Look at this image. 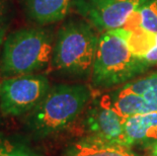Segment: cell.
<instances>
[{
	"mask_svg": "<svg viewBox=\"0 0 157 156\" xmlns=\"http://www.w3.org/2000/svg\"><path fill=\"white\" fill-rule=\"evenodd\" d=\"M55 36L43 25L9 32L0 52V75L6 78L44 70L51 64Z\"/></svg>",
	"mask_w": 157,
	"mask_h": 156,
	"instance_id": "obj_1",
	"label": "cell"
},
{
	"mask_svg": "<svg viewBox=\"0 0 157 156\" xmlns=\"http://www.w3.org/2000/svg\"><path fill=\"white\" fill-rule=\"evenodd\" d=\"M90 97V89L84 84L52 86L38 107L28 114L26 127L40 137L59 133L78 118Z\"/></svg>",
	"mask_w": 157,
	"mask_h": 156,
	"instance_id": "obj_2",
	"label": "cell"
},
{
	"mask_svg": "<svg viewBox=\"0 0 157 156\" xmlns=\"http://www.w3.org/2000/svg\"><path fill=\"white\" fill-rule=\"evenodd\" d=\"M98 32L83 18L64 21L55 36L50 65L68 76L91 74L99 40Z\"/></svg>",
	"mask_w": 157,
	"mask_h": 156,
	"instance_id": "obj_3",
	"label": "cell"
},
{
	"mask_svg": "<svg viewBox=\"0 0 157 156\" xmlns=\"http://www.w3.org/2000/svg\"><path fill=\"white\" fill-rule=\"evenodd\" d=\"M150 67L132 52L124 39L113 32L99 35L98 51L91 71L93 84L113 87L130 82Z\"/></svg>",
	"mask_w": 157,
	"mask_h": 156,
	"instance_id": "obj_4",
	"label": "cell"
},
{
	"mask_svg": "<svg viewBox=\"0 0 157 156\" xmlns=\"http://www.w3.org/2000/svg\"><path fill=\"white\" fill-rule=\"evenodd\" d=\"M51 88L48 77L33 73L6 77L0 82V112L5 117L28 115Z\"/></svg>",
	"mask_w": 157,
	"mask_h": 156,
	"instance_id": "obj_5",
	"label": "cell"
},
{
	"mask_svg": "<svg viewBox=\"0 0 157 156\" xmlns=\"http://www.w3.org/2000/svg\"><path fill=\"white\" fill-rule=\"evenodd\" d=\"M147 0H73V9L98 32L128 25Z\"/></svg>",
	"mask_w": 157,
	"mask_h": 156,
	"instance_id": "obj_6",
	"label": "cell"
},
{
	"mask_svg": "<svg viewBox=\"0 0 157 156\" xmlns=\"http://www.w3.org/2000/svg\"><path fill=\"white\" fill-rule=\"evenodd\" d=\"M125 122L126 118L112 107L106 95L89 108L86 117L90 136L123 146H126Z\"/></svg>",
	"mask_w": 157,
	"mask_h": 156,
	"instance_id": "obj_7",
	"label": "cell"
},
{
	"mask_svg": "<svg viewBox=\"0 0 157 156\" xmlns=\"http://www.w3.org/2000/svg\"><path fill=\"white\" fill-rule=\"evenodd\" d=\"M23 14L36 25L48 26L65 21L73 0H17Z\"/></svg>",
	"mask_w": 157,
	"mask_h": 156,
	"instance_id": "obj_8",
	"label": "cell"
},
{
	"mask_svg": "<svg viewBox=\"0 0 157 156\" xmlns=\"http://www.w3.org/2000/svg\"><path fill=\"white\" fill-rule=\"evenodd\" d=\"M157 140V112L139 114L126 119L125 143L132 148L136 145H147Z\"/></svg>",
	"mask_w": 157,
	"mask_h": 156,
	"instance_id": "obj_9",
	"label": "cell"
},
{
	"mask_svg": "<svg viewBox=\"0 0 157 156\" xmlns=\"http://www.w3.org/2000/svg\"><path fill=\"white\" fill-rule=\"evenodd\" d=\"M67 156H139L130 147L89 136L73 144Z\"/></svg>",
	"mask_w": 157,
	"mask_h": 156,
	"instance_id": "obj_10",
	"label": "cell"
},
{
	"mask_svg": "<svg viewBox=\"0 0 157 156\" xmlns=\"http://www.w3.org/2000/svg\"><path fill=\"white\" fill-rule=\"evenodd\" d=\"M112 107L126 119L132 116L148 112L145 102L139 96L124 84L116 91L106 95Z\"/></svg>",
	"mask_w": 157,
	"mask_h": 156,
	"instance_id": "obj_11",
	"label": "cell"
},
{
	"mask_svg": "<svg viewBox=\"0 0 157 156\" xmlns=\"http://www.w3.org/2000/svg\"><path fill=\"white\" fill-rule=\"evenodd\" d=\"M125 85L141 96L148 112H157V71L135 81L127 82Z\"/></svg>",
	"mask_w": 157,
	"mask_h": 156,
	"instance_id": "obj_12",
	"label": "cell"
},
{
	"mask_svg": "<svg viewBox=\"0 0 157 156\" xmlns=\"http://www.w3.org/2000/svg\"><path fill=\"white\" fill-rule=\"evenodd\" d=\"M132 21V28H139L147 32H157V0H147V2L130 21V22Z\"/></svg>",
	"mask_w": 157,
	"mask_h": 156,
	"instance_id": "obj_13",
	"label": "cell"
},
{
	"mask_svg": "<svg viewBox=\"0 0 157 156\" xmlns=\"http://www.w3.org/2000/svg\"><path fill=\"white\" fill-rule=\"evenodd\" d=\"M0 156H39L26 146L0 134Z\"/></svg>",
	"mask_w": 157,
	"mask_h": 156,
	"instance_id": "obj_14",
	"label": "cell"
},
{
	"mask_svg": "<svg viewBox=\"0 0 157 156\" xmlns=\"http://www.w3.org/2000/svg\"><path fill=\"white\" fill-rule=\"evenodd\" d=\"M11 21V2L10 0H0V52Z\"/></svg>",
	"mask_w": 157,
	"mask_h": 156,
	"instance_id": "obj_15",
	"label": "cell"
},
{
	"mask_svg": "<svg viewBox=\"0 0 157 156\" xmlns=\"http://www.w3.org/2000/svg\"><path fill=\"white\" fill-rule=\"evenodd\" d=\"M154 34L156 38V44L154 46V48H153L144 58V62L150 68L157 65V32H154Z\"/></svg>",
	"mask_w": 157,
	"mask_h": 156,
	"instance_id": "obj_16",
	"label": "cell"
},
{
	"mask_svg": "<svg viewBox=\"0 0 157 156\" xmlns=\"http://www.w3.org/2000/svg\"><path fill=\"white\" fill-rule=\"evenodd\" d=\"M150 147H151V155L157 156V140L154 142V143H152L150 145Z\"/></svg>",
	"mask_w": 157,
	"mask_h": 156,
	"instance_id": "obj_17",
	"label": "cell"
},
{
	"mask_svg": "<svg viewBox=\"0 0 157 156\" xmlns=\"http://www.w3.org/2000/svg\"><path fill=\"white\" fill-rule=\"evenodd\" d=\"M0 115H1V112H0Z\"/></svg>",
	"mask_w": 157,
	"mask_h": 156,
	"instance_id": "obj_18",
	"label": "cell"
}]
</instances>
